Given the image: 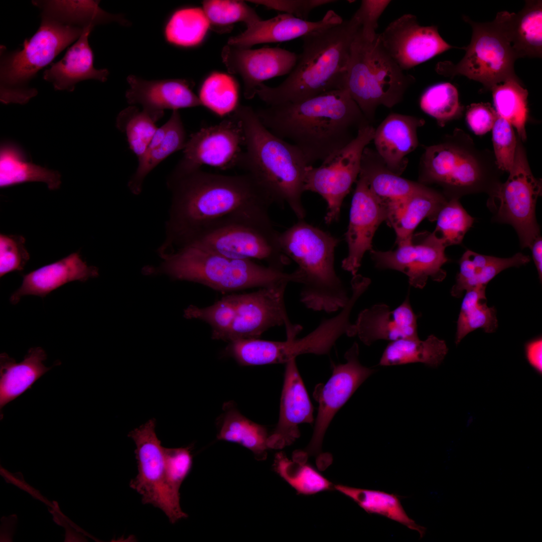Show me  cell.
<instances>
[{
	"instance_id": "cell-27",
	"label": "cell",
	"mask_w": 542,
	"mask_h": 542,
	"mask_svg": "<svg viewBox=\"0 0 542 542\" xmlns=\"http://www.w3.org/2000/svg\"><path fill=\"white\" fill-rule=\"evenodd\" d=\"M98 276L97 267L88 266L79 253L74 252L24 276L21 287L12 295L10 302L15 305L26 295H35L43 298L66 283L85 282Z\"/></svg>"
},
{
	"instance_id": "cell-13",
	"label": "cell",
	"mask_w": 542,
	"mask_h": 542,
	"mask_svg": "<svg viewBox=\"0 0 542 542\" xmlns=\"http://www.w3.org/2000/svg\"><path fill=\"white\" fill-rule=\"evenodd\" d=\"M419 182L437 184L449 191H470L484 183V160L463 145L457 134L427 147L420 163Z\"/></svg>"
},
{
	"instance_id": "cell-7",
	"label": "cell",
	"mask_w": 542,
	"mask_h": 542,
	"mask_svg": "<svg viewBox=\"0 0 542 542\" xmlns=\"http://www.w3.org/2000/svg\"><path fill=\"white\" fill-rule=\"evenodd\" d=\"M40 27L26 39L23 48L9 51L0 47V100L5 104H25L37 94L30 83L37 73L77 41L84 30L41 12Z\"/></svg>"
},
{
	"instance_id": "cell-15",
	"label": "cell",
	"mask_w": 542,
	"mask_h": 542,
	"mask_svg": "<svg viewBox=\"0 0 542 542\" xmlns=\"http://www.w3.org/2000/svg\"><path fill=\"white\" fill-rule=\"evenodd\" d=\"M288 283L283 282L237 294L232 322L224 341L258 338L270 328L283 325L287 338H296L302 328L291 323L286 311L284 295Z\"/></svg>"
},
{
	"instance_id": "cell-56",
	"label": "cell",
	"mask_w": 542,
	"mask_h": 542,
	"mask_svg": "<svg viewBox=\"0 0 542 542\" xmlns=\"http://www.w3.org/2000/svg\"><path fill=\"white\" fill-rule=\"evenodd\" d=\"M497 114L489 103H474L466 113L467 122L473 131L482 135L490 130L496 120Z\"/></svg>"
},
{
	"instance_id": "cell-34",
	"label": "cell",
	"mask_w": 542,
	"mask_h": 542,
	"mask_svg": "<svg viewBox=\"0 0 542 542\" xmlns=\"http://www.w3.org/2000/svg\"><path fill=\"white\" fill-rule=\"evenodd\" d=\"M512 46L518 58L541 57V1H526L517 14L500 12Z\"/></svg>"
},
{
	"instance_id": "cell-19",
	"label": "cell",
	"mask_w": 542,
	"mask_h": 542,
	"mask_svg": "<svg viewBox=\"0 0 542 542\" xmlns=\"http://www.w3.org/2000/svg\"><path fill=\"white\" fill-rule=\"evenodd\" d=\"M387 218L386 206L371 191L365 179L359 175L345 233L348 253L342 261L343 269L353 276L357 274L364 253L372 249V238L376 229Z\"/></svg>"
},
{
	"instance_id": "cell-22",
	"label": "cell",
	"mask_w": 542,
	"mask_h": 542,
	"mask_svg": "<svg viewBox=\"0 0 542 542\" xmlns=\"http://www.w3.org/2000/svg\"><path fill=\"white\" fill-rule=\"evenodd\" d=\"M278 425L268 436V448L280 449L292 444L300 435L299 425L312 423L313 409L299 372L295 359L287 362Z\"/></svg>"
},
{
	"instance_id": "cell-11",
	"label": "cell",
	"mask_w": 542,
	"mask_h": 542,
	"mask_svg": "<svg viewBox=\"0 0 542 542\" xmlns=\"http://www.w3.org/2000/svg\"><path fill=\"white\" fill-rule=\"evenodd\" d=\"M374 130L372 124L363 126L350 143L327 157L320 166L307 167L304 192L317 193L326 201V224L338 220L343 200L358 178L363 151L372 141Z\"/></svg>"
},
{
	"instance_id": "cell-50",
	"label": "cell",
	"mask_w": 542,
	"mask_h": 542,
	"mask_svg": "<svg viewBox=\"0 0 542 542\" xmlns=\"http://www.w3.org/2000/svg\"><path fill=\"white\" fill-rule=\"evenodd\" d=\"M203 10L216 31L232 23L242 22L247 28L261 20L254 9L242 1L207 0L202 2Z\"/></svg>"
},
{
	"instance_id": "cell-54",
	"label": "cell",
	"mask_w": 542,
	"mask_h": 542,
	"mask_svg": "<svg viewBox=\"0 0 542 542\" xmlns=\"http://www.w3.org/2000/svg\"><path fill=\"white\" fill-rule=\"evenodd\" d=\"M391 2L383 0H363L354 15L360 23V34L365 40L373 42L378 34L376 30L380 16Z\"/></svg>"
},
{
	"instance_id": "cell-48",
	"label": "cell",
	"mask_w": 542,
	"mask_h": 542,
	"mask_svg": "<svg viewBox=\"0 0 542 542\" xmlns=\"http://www.w3.org/2000/svg\"><path fill=\"white\" fill-rule=\"evenodd\" d=\"M421 109L435 118L440 125L459 115L461 107L456 88L448 82L438 83L428 88L420 100Z\"/></svg>"
},
{
	"instance_id": "cell-52",
	"label": "cell",
	"mask_w": 542,
	"mask_h": 542,
	"mask_svg": "<svg viewBox=\"0 0 542 542\" xmlns=\"http://www.w3.org/2000/svg\"><path fill=\"white\" fill-rule=\"evenodd\" d=\"M492 129L496 165L501 170L509 173L514 164L517 144L512 126L497 115Z\"/></svg>"
},
{
	"instance_id": "cell-37",
	"label": "cell",
	"mask_w": 542,
	"mask_h": 542,
	"mask_svg": "<svg viewBox=\"0 0 542 542\" xmlns=\"http://www.w3.org/2000/svg\"><path fill=\"white\" fill-rule=\"evenodd\" d=\"M223 409L217 439L240 444L250 450L256 459H264L268 448L266 428L243 416L232 402L225 403Z\"/></svg>"
},
{
	"instance_id": "cell-28",
	"label": "cell",
	"mask_w": 542,
	"mask_h": 542,
	"mask_svg": "<svg viewBox=\"0 0 542 542\" xmlns=\"http://www.w3.org/2000/svg\"><path fill=\"white\" fill-rule=\"evenodd\" d=\"M317 337L309 333L300 339L272 341L258 338L242 339L230 342L226 349L241 365L252 366L287 363L302 354H316Z\"/></svg>"
},
{
	"instance_id": "cell-29",
	"label": "cell",
	"mask_w": 542,
	"mask_h": 542,
	"mask_svg": "<svg viewBox=\"0 0 542 542\" xmlns=\"http://www.w3.org/2000/svg\"><path fill=\"white\" fill-rule=\"evenodd\" d=\"M93 28H85L63 57L51 63V67L44 72L43 79L51 82L55 90L73 91L75 85L81 81L107 80L108 71L106 69H97L93 66V53L88 42V36Z\"/></svg>"
},
{
	"instance_id": "cell-58",
	"label": "cell",
	"mask_w": 542,
	"mask_h": 542,
	"mask_svg": "<svg viewBox=\"0 0 542 542\" xmlns=\"http://www.w3.org/2000/svg\"><path fill=\"white\" fill-rule=\"evenodd\" d=\"M526 358L529 364L540 374L542 373V339L538 337L526 343Z\"/></svg>"
},
{
	"instance_id": "cell-5",
	"label": "cell",
	"mask_w": 542,
	"mask_h": 542,
	"mask_svg": "<svg viewBox=\"0 0 542 542\" xmlns=\"http://www.w3.org/2000/svg\"><path fill=\"white\" fill-rule=\"evenodd\" d=\"M161 256L164 260L161 265L147 268V274L163 273L174 280L199 283L221 292L302 281L297 269L288 273L252 260L230 258L190 244Z\"/></svg>"
},
{
	"instance_id": "cell-3",
	"label": "cell",
	"mask_w": 542,
	"mask_h": 542,
	"mask_svg": "<svg viewBox=\"0 0 542 542\" xmlns=\"http://www.w3.org/2000/svg\"><path fill=\"white\" fill-rule=\"evenodd\" d=\"M360 28L354 14L339 24L303 36L302 52L287 78L276 87L261 84L256 95L272 105L345 89L351 46Z\"/></svg>"
},
{
	"instance_id": "cell-33",
	"label": "cell",
	"mask_w": 542,
	"mask_h": 542,
	"mask_svg": "<svg viewBox=\"0 0 542 542\" xmlns=\"http://www.w3.org/2000/svg\"><path fill=\"white\" fill-rule=\"evenodd\" d=\"M530 261L528 256L517 253L508 258H500L478 254L468 250L459 260V271L451 294L462 297L464 291L486 285L501 271L510 267H519Z\"/></svg>"
},
{
	"instance_id": "cell-16",
	"label": "cell",
	"mask_w": 542,
	"mask_h": 542,
	"mask_svg": "<svg viewBox=\"0 0 542 542\" xmlns=\"http://www.w3.org/2000/svg\"><path fill=\"white\" fill-rule=\"evenodd\" d=\"M397 244L393 250L369 251L376 268L400 272L408 277L411 286L418 289H423L429 278L436 282L445 278L446 272L442 267L449 260L446 246L433 232L413 234Z\"/></svg>"
},
{
	"instance_id": "cell-6",
	"label": "cell",
	"mask_w": 542,
	"mask_h": 542,
	"mask_svg": "<svg viewBox=\"0 0 542 542\" xmlns=\"http://www.w3.org/2000/svg\"><path fill=\"white\" fill-rule=\"evenodd\" d=\"M339 239L305 222H298L282 233L284 253L298 265L303 277L300 300L308 308L327 313L342 309L349 297L334 267Z\"/></svg>"
},
{
	"instance_id": "cell-17",
	"label": "cell",
	"mask_w": 542,
	"mask_h": 542,
	"mask_svg": "<svg viewBox=\"0 0 542 542\" xmlns=\"http://www.w3.org/2000/svg\"><path fill=\"white\" fill-rule=\"evenodd\" d=\"M379 37L386 52L403 71L457 48L442 38L437 26H422L416 16L409 14L391 22Z\"/></svg>"
},
{
	"instance_id": "cell-59",
	"label": "cell",
	"mask_w": 542,
	"mask_h": 542,
	"mask_svg": "<svg viewBox=\"0 0 542 542\" xmlns=\"http://www.w3.org/2000/svg\"><path fill=\"white\" fill-rule=\"evenodd\" d=\"M1 541H12L18 522L17 516L12 514L1 518Z\"/></svg>"
},
{
	"instance_id": "cell-1",
	"label": "cell",
	"mask_w": 542,
	"mask_h": 542,
	"mask_svg": "<svg viewBox=\"0 0 542 542\" xmlns=\"http://www.w3.org/2000/svg\"><path fill=\"white\" fill-rule=\"evenodd\" d=\"M172 192L166 240L159 251H171L201 228L221 217L239 211H265L274 203L249 174L228 175L201 169L170 176Z\"/></svg>"
},
{
	"instance_id": "cell-49",
	"label": "cell",
	"mask_w": 542,
	"mask_h": 542,
	"mask_svg": "<svg viewBox=\"0 0 542 542\" xmlns=\"http://www.w3.org/2000/svg\"><path fill=\"white\" fill-rule=\"evenodd\" d=\"M433 232L446 247L461 243L471 227L473 218L465 211L456 198L447 200L440 210Z\"/></svg>"
},
{
	"instance_id": "cell-23",
	"label": "cell",
	"mask_w": 542,
	"mask_h": 542,
	"mask_svg": "<svg viewBox=\"0 0 542 542\" xmlns=\"http://www.w3.org/2000/svg\"><path fill=\"white\" fill-rule=\"evenodd\" d=\"M416 315L409 297L391 310L384 304H376L362 310L353 324V336L357 335L366 345L378 340L393 341L418 336Z\"/></svg>"
},
{
	"instance_id": "cell-30",
	"label": "cell",
	"mask_w": 542,
	"mask_h": 542,
	"mask_svg": "<svg viewBox=\"0 0 542 542\" xmlns=\"http://www.w3.org/2000/svg\"><path fill=\"white\" fill-rule=\"evenodd\" d=\"M359 175L365 179L371 191L386 206L387 213L426 186L392 172L376 151L367 147L363 153Z\"/></svg>"
},
{
	"instance_id": "cell-4",
	"label": "cell",
	"mask_w": 542,
	"mask_h": 542,
	"mask_svg": "<svg viewBox=\"0 0 542 542\" xmlns=\"http://www.w3.org/2000/svg\"><path fill=\"white\" fill-rule=\"evenodd\" d=\"M233 112L245 136L237 166L256 180L274 203L288 204L299 220L304 219L306 212L302 197L309 166L304 156L296 146L269 131L251 107L239 105Z\"/></svg>"
},
{
	"instance_id": "cell-26",
	"label": "cell",
	"mask_w": 542,
	"mask_h": 542,
	"mask_svg": "<svg viewBox=\"0 0 542 542\" xmlns=\"http://www.w3.org/2000/svg\"><path fill=\"white\" fill-rule=\"evenodd\" d=\"M129 85L125 97L128 103L140 104L150 111H164L202 106L191 83L180 79L146 80L134 75L127 77Z\"/></svg>"
},
{
	"instance_id": "cell-24",
	"label": "cell",
	"mask_w": 542,
	"mask_h": 542,
	"mask_svg": "<svg viewBox=\"0 0 542 542\" xmlns=\"http://www.w3.org/2000/svg\"><path fill=\"white\" fill-rule=\"evenodd\" d=\"M425 123L419 117L391 113L375 128L374 150L390 171L400 176L405 170L407 156L419 144L418 130Z\"/></svg>"
},
{
	"instance_id": "cell-61",
	"label": "cell",
	"mask_w": 542,
	"mask_h": 542,
	"mask_svg": "<svg viewBox=\"0 0 542 542\" xmlns=\"http://www.w3.org/2000/svg\"><path fill=\"white\" fill-rule=\"evenodd\" d=\"M63 527L65 530L64 541H87L85 534H81L79 531L72 527L70 523L65 525Z\"/></svg>"
},
{
	"instance_id": "cell-57",
	"label": "cell",
	"mask_w": 542,
	"mask_h": 542,
	"mask_svg": "<svg viewBox=\"0 0 542 542\" xmlns=\"http://www.w3.org/2000/svg\"><path fill=\"white\" fill-rule=\"evenodd\" d=\"M0 474L7 483L15 485L30 494L33 498L43 502L55 511L60 514L63 513L56 501L50 502L46 497L42 495L38 490L27 483L21 472L11 473L1 465Z\"/></svg>"
},
{
	"instance_id": "cell-32",
	"label": "cell",
	"mask_w": 542,
	"mask_h": 542,
	"mask_svg": "<svg viewBox=\"0 0 542 542\" xmlns=\"http://www.w3.org/2000/svg\"><path fill=\"white\" fill-rule=\"evenodd\" d=\"M187 140L180 113L173 110L169 119L158 128L145 152L138 158L137 169L128 184L131 192L140 194L149 173L170 155L183 150Z\"/></svg>"
},
{
	"instance_id": "cell-60",
	"label": "cell",
	"mask_w": 542,
	"mask_h": 542,
	"mask_svg": "<svg viewBox=\"0 0 542 542\" xmlns=\"http://www.w3.org/2000/svg\"><path fill=\"white\" fill-rule=\"evenodd\" d=\"M530 248L531 249L532 258L541 281L542 278V240L540 236L534 240Z\"/></svg>"
},
{
	"instance_id": "cell-18",
	"label": "cell",
	"mask_w": 542,
	"mask_h": 542,
	"mask_svg": "<svg viewBox=\"0 0 542 542\" xmlns=\"http://www.w3.org/2000/svg\"><path fill=\"white\" fill-rule=\"evenodd\" d=\"M359 353L358 345L355 342L345 354L346 363L333 365L332 376L321 390L313 434L305 449L309 455L320 453L324 436L335 414L375 371L360 363Z\"/></svg>"
},
{
	"instance_id": "cell-39",
	"label": "cell",
	"mask_w": 542,
	"mask_h": 542,
	"mask_svg": "<svg viewBox=\"0 0 542 542\" xmlns=\"http://www.w3.org/2000/svg\"><path fill=\"white\" fill-rule=\"evenodd\" d=\"M32 3L41 12L84 29L113 21L123 25L127 23L120 16L101 9L98 1L35 0Z\"/></svg>"
},
{
	"instance_id": "cell-35",
	"label": "cell",
	"mask_w": 542,
	"mask_h": 542,
	"mask_svg": "<svg viewBox=\"0 0 542 542\" xmlns=\"http://www.w3.org/2000/svg\"><path fill=\"white\" fill-rule=\"evenodd\" d=\"M447 201L442 194L426 186L390 211L386 221L395 232L396 243L411 237L416 227L424 219L435 221Z\"/></svg>"
},
{
	"instance_id": "cell-42",
	"label": "cell",
	"mask_w": 542,
	"mask_h": 542,
	"mask_svg": "<svg viewBox=\"0 0 542 542\" xmlns=\"http://www.w3.org/2000/svg\"><path fill=\"white\" fill-rule=\"evenodd\" d=\"M486 286L466 291L457 322L455 343L458 345L468 334L478 328L485 333L494 332L498 327L496 311L487 305Z\"/></svg>"
},
{
	"instance_id": "cell-44",
	"label": "cell",
	"mask_w": 542,
	"mask_h": 542,
	"mask_svg": "<svg viewBox=\"0 0 542 542\" xmlns=\"http://www.w3.org/2000/svg\"><path fill=\"white\" fill-rule=\"evenodd\" d=\"M164 111H150L129 106L118 114L116 126L124 133L130 150L139 158L146 151L158 129L156 122Z\"/></svg>"
},
{
	"instance_id": "cell-55",
	"label": "cell",
	"mask_w": 542,
	"mask_h": 542,
	"mask_svg": "<svg viewBox=\"0 0 542 542\" xmlns=\"http://www.w3.org/2000/svg\"><path fill=\"white\" fill-rule=\"evenodd\" d=\"M252 3L265 6L298 18L307 20L310 13L314 9L337 2L333 0H265L252 1Z\"/></svg>"
},
{
	"instance_id": "cell-36",
	"label": "cell",
	"mask_w": 542,
	"mask_h": 542,
	"mask_svg": "<svg viewBox=\"0 0 542 542\" xmlns=\"http://www.w3.org/2000/svg\"><path fill=\"white\" fill-rule=\"evenodd\" d=\"M448 351L444 340L434 335L421 340L418 337L399 339L390 342L384 349L379 365L392 366L421 363L437 367Z\"/></svg>"
},
{
	"instance_id": "cell-47",
	"label": "cell",
	"mask_w": 542,
	"mask_h": 542,
	"mask_svg": "<svg viewBox=\"0 0 542 542\" xmlns=\"http://www.w3.org/2000/svg\"><path fill=\"white\" fill-rule=\"evenodd\" d=\"M238 92L237 83L233 77L214 72L203 82L199 98L202 106L223 116L231 114L239 105Z\"/></svg>"
},
{
	"instance_id": "cell-43",
	"label": "cell",
	"mask_w": 542,
	"mask_h": 542,
	"mask_svg": "<svg viewBox=\"0 0 542 542\" xmlns=\"http://www.w3.org/2000/svg\"><path fill=\"white\" fill-rule=\"evenodd\" d=\"M497 114L508 121L516 129L518 137L524 141L528 116V91L519 79H510L499 83L491 90Z\"/></svg>"
},
{
	"instance_id": "cell-45",
	"label": "cell",
	"mask_w": 542,
	"mask_h": 542,
	"mask_svg": "<svg viewBox=\"0 0 542 542\" xmlns=\"http://www.w3.org/2000/svg\"><path fill=\"white\" fill-rule=\"evenodd\" d=\"M273 468L298 494L311 495L334 488V485L311 465L292 461L283 452L275 455Z\"/></svg>"
},
{
	"instance_id": "cell-12",
	"label": "cell",
	"mask_w": 542,
	"mask_h": 542,
	"mask_svg": "<svg viewBox=\"0 0 542 542\" xmlns=\"http://www.w3.org/2000/svg\"><path fill=\"white\" fill-rule=\"evenodd\" d=\"M508 173L507 180L492 189L490 204L499 220L515 228L521 245L530 248L539 236L535 209L541 185L533 176L519 140L514 164Z\"/></svg>"
},
{
	"instance_id": "cell-51",
	"label": "cell",
	"mask_w": 542,
	"mask_h": 542,
	"mask_svg": "<svg viewBox=\"0 0 542 542\" xmlns=\"http://www.w3.org/2000/svg\"><path fill=\"white\" fill-rule=\"evenodd\" d=\"M236 299L237 295L233 294L207 307L191 305L184 311V317L206 322L211 327L212 339L224 340L232 322Z\"/></svg>"
},
{
	"instance_id": "cell-53",
	"label": "cell",
	"mask_w": 542,
	"mask_h": 542,
	"mask_svg": "<svg viewBox=\"0 0 542 542\" xmlns=\"http://www.w3.org/2000/svg\"><path fill=\"white\" fill-rule=\"evenodd\" d=\"M21 235H0V277L15 270H22L30 259Z\"/></svg>"
},
{
	"instance_id": "cell-25",
	"label": "cell",
	"mask_w": 542,
	"mask_h": 542,
	"mask_svg": "<svg viewBox=\"0 0 542 542\" xmlns=\"http://www.w3.org/2000/svg\"><path fill=\"white\" fill-rule=\"evenodd\" d=\"M342 18L329 10L319 21L312 22L283 14L266 20H260L247 27L242 33L230 37L227 44L243 48L262 43L282 42L295 39L339 24Z\"/></svg>"
},
{
	"instance_id": "cell-38",
	"label": "cell",
	"mask_w": 542,
	"mask_h": 542,
	"mask_svg": "<svg viewBox=\"0 0 542 542\" xmlns=\"http://www.w3.org/2000/svg\"><path fill=\"white\" fill-rule=\"evenodd\" d=\"M27 182H42L50 190L58 189L61 175L27 162L23 152L12 144H4L0 151V187L4 188Z\"/></svg>"
},
{
	"instance_id": "cell-40",
	"label": "cell",
	"mask_w": 542,
	"mask_h": 542,
	"mask_svg": "<svg viewBox=\"0 0 542 542\" xmlns=\"http://www.w3.org/2000/svg\"><path fill=\"white\" fill-rule=\"evenodd\" d=\"M334 488L350 498L369 514H376L395 521L409 528L417 531L422 538L426 528L418 524L406 514L399 496L384 491L352 487L341 484Z\"/></svg>"
},
{
	"instance_id": "cell-8",
	"label": "cell",
	"mask_w": 542,
	"mask_h": 542,
	"mask_svg": "<svg viewBox=\"0 0 542 542\" xmlns=\"http://www.w3.org/2000/svg\"><path fill=\"white\" fill-rule=\"evenodd\" d=\"M279 235L268 211H239L210 223L181 246L193 245L232 258L264 260L283 270L290 258L281 248Z\"/></svg>"
},
{
	"instance_id": "cell-46",
	"label": "cell",
	"mask_w": 542,
	"mask_h": 542,
	"mask_svg": "<svg viewBox=\"0 0 542 542\" xmlns=\"http://www.w3.org/2000/svg\"><path fill=\"white\" fill-rule=\"evenodd\" d=\"M210 26L202 9L185 8L176 11L171 16L165 27V35L170 43L192 47L202 42Z\"/></svg>"
},
{
	"instance_id": "cell-9",
	"label": "cell",
	"mask_w": 542,
	"mask_h": 542,
	"mask_svg": "<svg viewBox=\"0 0 542 542\" xmlns=\"http://www.w3.org/2000/svg\"><path fill=\"white\" fill-rule=\"evenodd\" d=\"M415 82V78L405 74L386 52L379 34L369 42L359 30L351 46L345 89L371 124L378 107L391 108L400 102Z\"/></svg>"
},
{
	"instance_id": "cell-20",
	"label": "cell",
	"mask_w": 542,
	"mask_h": 542,
	"mask_svg": "<svg viewBox=\"0 0 542 542\" xmlns=\"http://www.w3.org/2000/svg\"><path fill=\"white\" fill-rule=\"evenodd\" d=\"M221 57L228 72L242 78L244 96L250 99L263 81L289 74L298 55L278 47L250 49L227 44L222 49Z\"/></svg>"
},
{
	"instance_id": "cell-21",
	"label": "cell",
	"mask_w": 542,
	"mask_h": 542,
	"mask_svg": "<svg viewBox=\"0 0 542 542\" xmlns=\"http://www.w3.org/2000/svg\"><path fill=\"white\" fill-rule=\"evenodd\" d=\"M156 421L149 420L130 431L128 436L136 445L134 453L138 473L130 487L142 497L143 504H149L165 514L167 505L165 494L164 447L156 433Z\"/></svg>"
},
{
	"instance_id": "cell-14",
	"label": "cell",
	"mask_w": 542,
	"mask_h": 542,
	"mask_svg": "<svg viewBox=\"0 0 542 542\" xmlns=\"http://www.w3.org/2000/svg\"><path fill=\"white\" fill-rule=\"evenodd\" d=\"M245 147L241 123L234 112L218 124L203 127L188 139L183 156L171 176H179L207 165L227 169L238 165Z\"/></svg>"
},
{
	"instance_id": "cell-31",
	"label": "cell",
	"mask_w": 542,
	"mask_h": 542,
	"mask_svg": "<svg viewBox=\"0 0 542 542\" xmlns=\"http://www.w3.org/2000/svg\"><path fill=\"white\" fill-rule=\"evenodd\" d=\"M47 354L40 347L30 348L20 362L6 353L0 355V409L3 419V408L22 394L54 366L46 367L43 362Z\"/></svg>"
},
{
	"instance_id": "cell-10",
	"label": "cell",
	"mask_w": 542,
	"mask_h": 542,
	"mask_svg": "<svg viewBox=\"0 0 542 542\" xmlns=\"http://www.w3.org/2000/svg\"><path fill=\"white\" fill-rule=\"evenodd\" d=\"M463 19L472 28L470 43L462 48L466 51L465 56L456 64L450 61L438 62L436 71L451 78L465 76L489 90L507 79H519L514 70V62L518 58L499 13L491 22L476 23L466 16Z\"/></svg>"
},
{
	"instance_id": "cell-2",
	"label": "cell",
	"mask_w": 542,
	"mask_h": 542,
	"mask_svg": "<svg viewBox=\"0 0 542 542\" xmlns=\"http://www.w3.org/2000/svg\"><path fill=\"white\" fill-rule=\"evenodd\" d=\"M255 112L269 131L296 146L309 165L345 147L371 124L345 89Z\"/></svg>"
},
{
	"instance_id": "cell-41",
	"label": "cell",
	"mask_w": 542,
	"mask_h": 542,
	"mask_svg": "<svg viewBox=\"0 0 542 542\" xmlns=\"http://www.w3.org/2000/svg\"><path fill=\"white\" fill-rule=\"evenodd\" d=\"M165 494L167 505L166 515L173 524L188 517L180 506V489L190 473L193 457L189 447H164Z\"/></svg>"
}]
</instances>
